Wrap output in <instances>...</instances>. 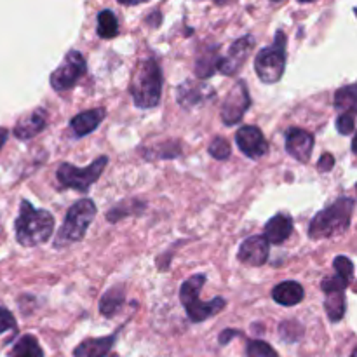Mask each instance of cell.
Wrapping results in <instances>:
<instances>
[{
  "instance_id": "1",
  "label": "cell",
  "mask_w": 357,
  "mask_h": 357,
  "mask_svg": "<svg viewBox=\"0 0 357 357\" xmlns=\"http://www.w3.org/2000/svg\"><path fill=\"white\" fill-rule=\"evenodd\" d=\"M14 230H16V241L21 246H40L51 239L54 230V216L45 209H35L28 201H21Z\"/></svg>"
},
{
  "instance_id": "2",
  "label": "cell",
  "mask_w": 357,
  "mask_h": 357,
  "mask_svg": "<svg viewBox=\"0 0 357 357\" xmlns=\"http://www.w3.org/2000/svg\"><path fill=\"white\" fill-rule=\"evenodd\" d=\"M162 94V70L153 56L142 59L132 73L131 96L132 103L142 110L159 105Z\"/></svg>"
},
{
  "instance_id": "3",
  "label": "cell",
  "mask_w": 357,
  "mask_h": 357,
  "mask_svg": "<svg viewBox=\"0 0 357 357\" xmlns=\"http://www.w3.org/2000/svg\"><path fill=\"white\" fill-rule=\"evenodd\" d=\"M356 202L352 197H340L317 213L309 225V237L314 241L345 234L351 227Z\"/></svg>"
},
{
  "instance_id": "4",
  "label": "cell",
  "mask_w": 357,
  "mask_h": 357,
  "mask_svg": "<svg viewBox=\"0 0 357 357\" xmlns=\"http://www.w3.org/2000/svg\"><path fill=\"white\" fill-rule=\"evenodd\" d=\"M204 284L206 275L195 274L194 278L185 281L180 288V302L192 323H202V321L209 319L215 314L222 312L227 305L225 298H213L211 302H201L199 293H201Z\"/></svg>"
},
{
  "instance_id": "5",
  "label": "cell",
  "mask_w": 357,
  "mask_h": 357,
  "mask_svg": "<svg viewBox=\"0 0 357 357\" xmlns=\"http://www.w3.org/2000/svg\"><path fill=\"white\" fill-rule=\"evenodd\" d=\"M94 216H96V204H94L91 199H80L79 202H75V204L68 209L61 229L56 234V250H61V248L82 241L87 229H89V225L93 223Z\"/></svg>"
},
{
  "instance_id": "6",
  "label": "cell",
  "mask_w": 357,
  "mask_h": 357,
  "mask_svg": "<svg viewBox=\"0 0 357 357\" xmlns=\"http://www.w3.org/2000/svg\"><path fill=\"white\" fill-rule=\"evenodd\" d=\"M286 68V37L282 30L275 33V42L264 47L255 58V72L264 84H278Z\"/></svg>"
},
{
  "instance_id": "7",
  "label": "cell",
  "mask_w": 357,
  "mask_h": 357,
  "mask_svg": "<svg viewBox=\"0 0 357 357\" xmlns=\"http://www.w3.org/2000/svg\"><path fill=\"white\" fill-rule=\"evenodd\" d=\"M108 164V157L101 155L98 157L94 162H91L87 167H75L68 162H63L58 167V181L61 187L65 188H73V190H79L82 194H86L91 188V185L96 183L98 178L101 176V173L105 171Z\"/></svg>"
},
{
  "instance_id": "8",
  "label": "cell",
  "mask_w": 357,
  "mask_h": 357,
  "mask_svg": "<svg viewBox=\"0 0 357 357\" xmlns=\"http://www.w3.org/2000/svg\"><path fill=\"white\" fill-rule=\"evenodd\" d=\"M86 70H87V65L82 52L73 49V51H70L68 54L65 56V59L59 63L58 68L51 73L49 82H51L52 89L58 91V93H61V91H68L72 89L80 79H82Z\"/></svg>"
},
{
  "instance_id": "9",
  "label": "cell",
  "mask_w": 357,
  "mask_h": 357,
  "mask_svg": "<svg viewBox=\"0 0 357 357\" xmlns=\"http://www.w3.org/2000/svg\"><path fill=\"white\" fill-rule=\"evenodd\" d=\"M251 105L250 91L244 82H237L234 89L227 94L225 101L222 105V121L225 126H236L237 122L243 121L244 114L248 112Z\"/></svg>"
},
{
  "instance_id": "10",
  "label": "cell",
  "mask_w": 357,
  "mask_h": 357,
  "mask_svg": "<svg viewBox=\"0 0 357 357\" xmlns=\"http://www.w3.org/2000/svg\"><path fill=\"white\" fill-rule=\"evenodd\" d=\"M255 47V37L253 35H244V37L237 38L229 49V54L220 56L218 68L216 72L223 73V75H236L243 65L246 63V59L250 58V52Z\"/></svg>"
},
{
  "instance_id": "11",
  "label": "cell",
  "mask_w": 357,
  "mask_h": 357,
  "mask_svg": "<svg viewBox=\"0 0 357 357\" xmlns=\"http://www.w3.org/2000/svg\"><path fill=\"white\" fill-rule=\"evenodd\" d=\"M236 143L241 152L253 160L261 159L268 150L267 139L257 126H243L236 132Z\"/></svg>"
},
{
  "instance_id": "12",
  "label": "cell",
  "mask_w": 357,
  "mask_h": 357,
  "mask_svg": "<svg viewBox=\"0 0 357 357\" xmlns=\"http://www.w3.org/2000/svg\"><path fill=\"white\" fill-rule=\"evenodd\" d=\"M268 241L264 236H251L246 241L241 243L239 253L237 258L243 264L250 265V267H261V265L267 264L268 253H271V248H268Z\"/></svg>"
},
{
  "instance_id": "13",
  "label": "cell",
  "mask_w": 357,
  "mask_h": 357,
  "mask_svg": "<svg viewBox=\"0 0 357 357\" xmlns=\"http://www.w3.org/2000/svg\"><path fill=\"white\" fill-rule=\"evenodd\" d=\"M286 150L298 162H309L314 150V136L305 129L291 128L286 132Z\"/></svg>"
},
{
  "instance_id": "14",
  "label": "cell",
  "mask_w": 357,
  "mask_h": 357,
  "mask_svg": "<svg viewBox=\"0 0 357 357\" xmlns=\"http://www.w3.org/2000/svg\"><path fill=\"white\" fill-rule=\"evenodd\" d=\"M45 126H47V114L44 108H35L33 112L17 121V124L14 126V136L21 142H26L44 131Z\"/></svg>"
},
{
  "instance_id": "15",
  "label": "cell",
  "mask_w": 357,
  "mask_h": 357,
  "mask_svg": "<svg viewBox=\"0 0 357 357\" xmlns=\"http://www.w3.org/2000/svg\"><path fill=\"white\" fill-rule=\"evenodd\" d=\"M213 94H215V91L206 82H190V80H187V82L178 87V101L185 108L195 107V105L206 101V98H211Z\"/></svg>"
},
{
  "instance_id": "16",
  "label": "cell",
  "mask_w": 357,
  "mask_h": 357,
  "mask_svg": "<svg viewBox=\"0 0 357 357\" xmlns=\"http://www.w3.org/2000/svg\"><path fill=\"white\" fill-rule=\"evenodd\" d=\"M105 115H107V110H105V108H93V110H86L72 119L70 128H72L73 135L82 138V136H87L89 132L96 131L98 126L103 122Z\"/></svg>"
},
{
  "instance_id": "17",
  "label": "cell",
  "mask_w": 357,
  "mask_h": 357,
  "mask_svg": "<svg viewBox=\"0 0 357 357\" xmlns=\"http://www.w3.org/2000/svg\"><path fill=\"white\" fill-rule=\"evenodd\" d=\"M293 234V220L288 215H275L274 218H271L265 225V239L272 244H282L284 241L289 239V236Z\"/></svg>"
},
{
  "instance_id": "18",
  "label": "cell",
  "mask_w": 357,
  "mask_h": 357,
  "mask_svg": "<svg viewBox=\"0 0 357 357\" xmlns=\"http://www.w3.org/2000/svg\"><path fill=\"white\" fill-rule=\"evenodd\" d=\"M303 296H305V291H303L302 284H298L296 281H284L272 289V298L282 307L298 305Z\"/></svg>"
},
{
  "instance_id": "19",
  "label": "cell",
  "mask_w": 357,
  "mask_h": 357,
  "mask_svg": "<svg viewBox=\"0 0 357 357\" xmlns=\"http://www.w3.org/2000/svg\"><path fill=\"white\" fill-rule=\"evenodd\" d=\"M115 338H117V335L84 340L82 344L75 349L73 356L75 357H107L108 354H110L112 347L115 345Z\"/></svg>"
},
{
  "instance_id": "20",
  "label": "cell",
  "mask_w": 357,
  "mask_h": 357,
  "mask_svg": "<svg viewBox=\"0 0 357 357\" xmlns=\"http://www.w3.org/2000/svg\"><path fill=\"white\" fill-rule=\"evenodd\" d=\"M216 51H218V47H211L199 54L197 61H195V73H197V77L209 79L216 72L220 61V54Z\"/></svg>"
},
{
  "instance_id": "21",
  "label": "cell",
  "mask_w": 357,
  "mask_h": 357,
  "mask_svg": "<svg viewBox=\"0 0 357 357\" xmlns=\"http://www.w3.org/2000/svg\"><path fill=\"white\" fill-rule=\"evenodd\" d=\"M324 295H326L324 309H326L328 319H330L331 323H338V321L345 316V310H347V303H345V291H331V293H324Z\"/></svg>"
},
{
  "instance_id": "22",
  "label": "cell",
  "mask_w": 357,
  "mask_h": 357,
  "mask_svg": "<svg viewBox=\"0 0 357 357\" xmlns=\"http://www.w3.org/2000/svg\"><path fill=\"white\" fill-rule=\"evenodd\" d=\"M122 303H124V289L119 288V286L108 289L100 300V312L107 317H114L122 307Z\"/></svg>"
},
{
  "instance_id": "23",
  "label": "cell",
  "mask_w": 357,
  "mask_h": 357,
  "mask_svg": "<svg viewBox=\"0 0 357 357\" xmlns=\"http://www.w3.org/2000/svg\"><path fill=\"white\" fill-rule=\"evenodd\" d=\"M9 357H44V352L33 335H23L16 342Z\"/></svg>"
},
{
  "instance_id": "24",
  "label": "cell",
  "mask_w": 357,
  "mask_h": 357,
  "mask_svg": "<svg viewBox=\"0 0 357 357\" xmlns=\"http://www.w3.org/2000/svg\"><path fill=\"white\" fill-rule=\"evenodd\" d=\"M335 107L340 112H356L357 107V91L356 84L342 87L335 94Z\"/></svg>"
},
{
  "instance_id": "25",
  "label": "cell",
  "mask_w": 357,
  "mask_h": 357,
  "mask_svg": "<svg viewBox=\"0 0 357 357\" xmlns=\"http://www.w3.org/2000/svg\"><path fill=\"white\" fill-rule=\"evenodd\" d=\"M119 33V21L110 9L98 14V35L101 38H114Z\"/></svg>"
},
{
  "instance_id": "26",
  "label": "cell",
  "mask_w": 357,
  "mask_h": 357,
  "mask_svg": "<svg viewBox=\"0 0 357 357\" xmlns=\"http://www.w3.org/2000/svg\"><path fill=\"white\" fill-rule=\"evenodd\" d=\"M248 357H279L278 352L264 340H251L248 342L246 347Z\"/></svg>"
},
{
  "instance_id": "27",
  "label": "cell",
  "mask_w": 357,
  "mask_h": 357,
  "mask_svg": "<svg viewBox=\"0 0 357 357\" xmlns=\"http://www.w3.org/2000/svg\"><path fill=\"white\" fill-rule=\"evenodd\" d=\"M208 150H209V155L216 160L229 159L230 152H232V150H230V143L227 142L225 138H222V136H216V138L209 143Z\"/></svg>"
},
{
  "instance_id": "28",
  "label": "cell",
  "mask_w": 357,
  "mask_h": 357,
  "mask_svg": "<svg viewBox=\"0 0 357 357\" xmlns=\"http://www.w3.org/2000/svg\"><path fill=\"white\" fill-rule=\"evenodd\" d=\"M333 267L337 271V275H340L342 279L351 284L354 281V264L351 261V258L347 257H337L333 261Z\"/></svg>"
},
{
  "instance_id": "29",
  "label": "cell",
  "mask_w": 357,
  "mask_h": 357,
  "mask_svg": "<svg viewBox=\"0 0 357 357\" xmlns=\"http://www.w3.org/2000/svg\"><path fill=\"white\" fill-rule=\"evenodd\" d=\"M356 112H340L337 119V131L344 136L354 135Z\"/></svg>"
},
{
  "instance_id": "30",
  "label": "cell",
  "mask_w": 357,
  "mask_h": 357,
  "mask_svg": "<svg viewBox=\"0 0 357 357\" xmlns=\"http://www.w3.org/2000/svg\"><path fill=\"white\" fill-rule=\"evenodd\" d=\"M349 286V282L345 279H342L340 275H333V278H326L321 282V288H323L324 293L331 291H345Z\"/></svg>"
},
{
  "instance_id": "31",
  "label": "cell",
  "mask_w": 357,
  "mask_h": 357,
  "mask_svg": "<svg viewBox=\"0 0 357 357\" xmlns=\"http://www.w3.org/2000/svg\"><path fill=\"white\" fill-rule=\"evenodd\" d=\"M14 328H16V321H14L13 314L0 307V335L9 330H14Z\"/></svg>"
},
{
  "instance_id": "32",
  "label": "cell",
  "mask_w": 357,
  "mask_h": 357,
  "mask_svg": "<svg viewBox=\"0 0 357 357\" xmlns=\"http://www.w3.org/2000/svg\"><path fill=\"white\" fill-rule=\"evenodd\" d=\"M335 166V157L331 155V153H323V157L319 159V162H317V169L321 171V173H328V171L333 169Z\"/></svg>"
},
{
  "instance_id": "33",
  "label": "cell",
  "mask_w": 357,
  "mask_h": 357,
  "mask_svg": "<svg viewBox=\"0 0 357 357\" xmlns=\"http://www.w3.org/2000/svg\"><path fill=\"white\" fill-rule=\"evenodd\" d=\"M117 2L122 3V6H139V3H145L149 0H117Z\"/></svg>"
},
{
  "instance_id": "34",
  "label": "cell",
  "mask_w": 357,
  "mask_h": 357,
  "mask_svg": "<svg viewBox=\"0 0 357 357\" xmlns=\"http://www.w3.org/2000/svg\"><path fill=\"white\" fill-rule=\"evenodd\" d=\"M7 138H9V131H7L6 128H0V149H2V146L6 145Z\"/></svg>"
},
{
  "instance_id": "35",
  "label": "cell",
  "mask_w": 357,
  "mask_h": 357,
  "mask_svg": "<svg viewBox=\"0 0 357 357\" xmlns=\"http://www.w3.org/2000/svg\"><path fill=\"white\" fill-rule=\"evenodd\" d=\"M298 2H302V3H307V2H312V0H298Z\"/></svg>"
},
{
  "instance_id": "36",
  "label": "cell",
  "mask_w": 357,
  "mask_h": 357,
  "mask_svg": "<svg viewBox=\"0 0 357 357\" xmlns=\"http://www.w3.org/2000/svg\"><path fill=\"white\" fill-rule=\"evenodd\" d=\"M357 356V351L354 349V351H352V354H351V357H356Z\"/></svg>"
},
{
  "instance_id": "37",
  "label": "cell",
  "mask_w": 357,
  "mask_h": 357,
  "mask_svg": "<svg viewBox=\"0 0 357 357\" xmlns=\"http://www.w3.org/2000/svg\"><path fill=\"white\" fill-rule=\"evenodd\" d=\"M274 2H281V0H274Z\"/></svg>"
}]
</instances>
